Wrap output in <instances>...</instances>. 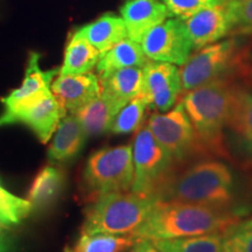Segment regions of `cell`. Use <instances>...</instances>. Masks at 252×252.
<instances>
[{
  "instance_id": "obj_1",
  "label": "cell",
  "mask_w": 252,
  "mask_h": 252,
  "mask_svg": "<svg viewBox=\"0 0 252 252\" xmlns=\"http://www.w3.org/2000/svg\"><path fill=\"white\" fill-rule=\"evenodd\" d=\"M239 220L241 216L230 210L179 201H157L132 236L147 241L212 234L225 236Z\"/></svg>"
},
{
  "instance_id": "obj_2",
  "label": "cell",
  "mask_w": 252,
  "mask_h": 252,
  "mask_svg": "<svg viewBox=\"0 0 252 252\" xmlns=\"http://www.w3.org/2000/svg\"><path fill=\"white\" fill-rule=\"evenodd\" d=\"M157 198L234 212L232 208L237 202L234 174L226 163L202 158L176 168Z\"/></svg>"
},
{
  "instance_id": "obj_3",
  "label": "cell",
  "mask_w": 252,
  "mask_h": 252,
  "mask_svg": "<svg viewBox=\"0 0 252 252\" xmlns=\"http://www.w3.org/2000/svg\"><path fill=\"white\" fill-rule=\"evenodd\" d=\"M234 89V82L224 77L182 94L180 102L209 156L229 158L224 128L228 126Z\"/></svg>"
},
{
  "instance_id": "obj_4",
  "label": "cell",
  "mask_w": 252,
  "mask_h": 252,
  "mask_svg": "<svg viewBox=\"0 0 252 252\" xmlns=\"http://www.w3.org/2000/svg\"><path fill=\"white\" fill-rule=\"evenodd\" d=\"M157 201L133 191H116L91 198L84 212L82 232L132 235L146 220Z\"/></svg>"
},
{
  "instance_id": "obj_5",
  "label": "cell",
  "mask_w": 252,
  "mask_h": 252,
  "mask_svg": "<svg viewBox=\"0 0 252 252\" xmlns=\"http://www.w3.org/2000/svg\"><path fill=\"white\" fill-rule=\"evenodd\" d=\"M134 179L132 145L104 147L94 152L86 165L83 182L91 196L128 191Z\"/></svg>"
},
{
  "instance_id": "obj_6",
  "label": "cell",
  "mask_w": 252,
  "mask_h": 252,
  "mask_svg": "<svg viewBox=\"0 0 252 252\" xmlns=\"http://www.w3.org/2000/svg\"><path fill=\"white\" fill-rule=\"evenodd\" d=\"M147 126L178 168L209 157L198 140L181 102L175 104L168 112H154L147 121Z\"/></svg>"
},
{
  "instance_id": "obj_7",
  "label": "cell",
  "mask_w": 252,
  "mask_h": 252,
  "mask_svg": "<svg viewBox=\"0 0 252 252\" xmlns=\"http://www.w3.org/2000/svg\"><path fill=\"white\" fill-rule=\"evenodd\" d=\"M132 150L134 179L131 191L157 198L160 189L178 168L174 160L158 143L147 125H141L135 132Z\"/></svg>"
},
{
  "instance_id": "obj_8",
  "label": "cell",
  "mask_w": 252,
  "mask_h": 252,
  "mask_svg": "<svg viewBox=\"0 0 252 252\" xmlns=\"http://www.w3.org/2000/svg\"><path fill=\"white\" fill-rule=\"evenodd\" d=\"M242 61L237 40L228 39L195 50L181 65L182 94L220 78L229 77Z\"/></svg>"
},
{
  "instance_id": "obj_9",
  "label": "cell",
  "mask_w": 252,
  "mask_h": 252,
  "mask_svg": "<svg viewBox=\"0 0 252 252\" xmlns=\"http://www.w3.org/2000/svg\"><path fill=\"white\" fill-rule=\"evenodd\" d=\"M151 61L182 65L194 52V45L185 21L168 18L145 34L140 42Z\"/></svg>"
},
{
  "instance_id": "obj_10",
  "label": "cell",
  "mask_w": 252,
  "mask_h": 252,
  "mask_svg": "<svg viewBox=\"0 0 252 252\" xmlns=\"http://www.w3.org/2000/svg\"><path fill=\"white\" fill-rule=\"evenodd\" d=\"M65 115L67 110L59 103L50 91L12 112L11 115H0V127L21 123L36 134L41 143L47 144Z\"/></svg>"
},
{
  "instance_id": "obj_11",
  "label": "cell",
  "mask_w": 252,
  "mask_h": 252,
  "mask_svg": "<svg viewBox=\"0 0 252 252\" xmlns=\"http://www.w3.org/2000/svg\"><path fill=\"white\" fill-rule=\"evenodd\" d=\"M144 86L141 96L149 108L158 112L168 111L182 94L180 69L167 62L149 61L143 68Z\"/></svg>"
},
{
  "instance_id": "obj_12",
  "label": "cell",
  "mask_w": 252,
  "mask_h": 252,
  "mask_svg": "<svg viewBox=\"0 0 252 252\" xmlns=\"http://www.w3.org/2000/svg\"><path fill=\"white\" fill-rule=\"evenodd\" d=\"M186 27L193 41L194 50L219 42L223 37L232 34L234 21L228 7L224 4L206 8L185 21Z\"/></svg>"
},
{
  "instance_id": "obj_13",
  "label": "cell",
  "mask_w": 252,
  "mask_h": 252,
  "mask_svg": "<svg viewBox=\"0 0 252 252\" xmlns=\"http://www.w3.org/2000/svg\"><path fill=\"white\" fill-rule=\"evenodd\" d=\"M59 72L60 69L42 70L40 68V55L35 52H32L20 88L0 99L4 105V112L1 113V116L11 115L12 112L23 108L32 100L50 93L52 91L50 86Z\"/></svg>"
},
{
  "instance_id": "obj_14",
  "label": "cell",
  "mask_w": 252,
  "mask_h": 252,
  "mask_svg": "<svg viewBox=\"0 0 252 252\" xmlns=\"http://www.w3.org/2000/svg\"><path fill=\"white\" fill-rule=\"evenodd\" d=\"M59 103L70 113L76 112L100 94V83L93 72L81 75H59L50 86Z\"/></svg>"
},
{
  "instance_id": "obj_15",
  "label": "cell",
  "mask_w": 252,
  "mask_h": 252,
  "mask_svg": "<svg viewBox=\"0 0 252 252\" xmlns=\"http://www.w3.org/2000/svg\"><path fill=\"white\" fill-rule=\"evenodd\" d=\"M128 39L140 43L145 34L171 18L168 9L159 0H128L121 7Z\"/></svg>"
},
{
  "instance_id": "obj_16",
  "label": "cell",
  "mask_w": 252,
  "mask_h": 252,
  "mask_svg": "<svg viewBox=\"0 0 252 252\" xmlns=\"http://www.w3.org/2000/svg\"><path fill=\"white\" fill-rule=\"evenodd\" d=\"M100 94L119 109L143 93L144 70L140 67L123 68L99 78Z\"/></svg>"
},
{
  "instance_id": "obj_17",
  "label": "cell",
  "mask_w": 252,
  "mask_h": 252,
  "mask_svg": "<svg viewBox=\"0 0 252 252\" xmlns=\"http://www.w3.org/2000/svg\"><path fill=\"white\" fill-rule=\"evenodd\" d=\"M87 135L72 113L65 115L59 123L56 133L48 149L50 162H65L81 152Z\"/></svg>"
},
{
  "instance_id": "obj_18",
  "label": "cell",
  "mask_w": 252,
  "mask_h": 252,
  "mask_svg": "<svg viewBox=\"0 0 252 252\" xmlns=\"http://www.w3.org/2000/svg\"><path fill=\"white\" fill-rule=\"evenodd\" d=\"M150 61L145 55L140 43L126 37L108 52L100 54L97 62V76L98 78L108 76L111 72L123 68L140 67L144 68Z\"/></svg>"
},
{
  "instance_id": "obj_19",
  "label": "cell",
  "mask_w": 252,
  "mask_h": 252,
  "mask_svg": "<svg viewBox=\"0 0 252 252\" xmlns=\"http://www.w3.org/2000/svg\"><path fill=\"white\" fill-rule=\"evenodd\" d=\"M119 110L115 103L99 94L72 115L78 119L87 138L98 137L110 132L113 119Z\"/></svg>"
},
{
  "instance_id": "obj_20",
  "label": "cell",
  "mask_w": 252,
  "mask_h": 252,
  "mask_svg": "<svg viewBox=\"0 0 252 252\" xmlns=\"http://www.w3.org/2000/svg\"><path fill=\"white\" fill-rule=\"evenodd\" d=\"M228 127L252 156V88L235 83Z\"/></svg>"
},
{
  "instance_id": "obj_21",
  "label": "cell",
  "mask_w": 252,
  "mask_h": 252,
  "mask_svg": "<svg viewBox=\"0 0 252 252\" xmlns=\"http://www.w3.org/2000/svg\"><path fill=\"white\" fill-rule=\"evenodd\" d=\"M96 48L100 54L108 52L127 37V30L123 18L113 13H106L94 23L77 30Z\"/></svg>"
},
{
  "instance_id": "obj_22",
  "label": "cell",
  "mask_w": 252,
  "mask_h": 252,
  "mask_svg": "<svg viewBox=\"0 0 252 252\" xmlns=\"http://www.w3.org/2000/svg\"><path fill=\"white\" fill-rule=\"evenodd\" d=\"M100 53L76 31L69 39L64 60L59 75H81L91 72L98 62Z\"/></svg>"
},
{
  "instance_id": "obj_23",
  "label": "cell",
  "mask_w": 252,
  "mask_h": 252,
  "mask_svg": "<svg viewBox=\"0 0 252 252\" xmlns=\"http://www.w3.org/2000/svg\"><path fill=\"white\" fill-rule=\"evenodd\" d=\"M64 185V172L55 166H45L37 173L27 198L34 208H46L58 198Z\"/></svg>"
},
{
  "instance_id": "obj_24",
  "label": "cell",
  "mask_w": 252,
  "mask_h": 252,
  "mask_svg": "<svg viewBox=\"0 0 252 252\" xmlns=\"http://www.w3.org/2000/svg\"><path fill=\"white\" fill-rule=\"evenodd\" d=\"M223 238L219 234L190 237L152 239L150 241L161 252H223Z\"/></svg>"
},
{
  "instance_id": "obj_25",
  "label": "cell",
  "mask_w": 252,
  "mask_h": 252,
  "mask_svg": "<svg viewBox=\"0 0 252 252\" xmlns=\"http://www.w3.org/2000/svg\"><path fill=\"white\" fill-rule=\"evenodd\" d=\"M137 238L132 235L83 234L78 239L75 252H125L132 249Z\"/></svg>"
},
{
  "instance_id": "obj_26",
  "label": "cell",
  "mask_w": 252,
  "mask_h": 252,
  "mask_svg": "<svg viewBox=\"0 0 252 252\" xmlns=\"http://www.w3.org/2000/svg\"><path fill=\"white\" fill-rule=\"evenodd\" d=\"M147 108H149V104L141 94L130 100L116 115L110 132L115 134H127L137 132L143 125Z\"/></svg>"
},
{
  "instance_id": "obj_27",
  "label": "cell",
  "mask_w": 252,
  "mask_h": 252,
  "mask_svg": "<svg viewBox=\"0 0 252 252\" xmlns=\"http://www.w3.org/2000/svg\"><path fill=\"white\" fill-rule=\"evenodd\" d=\"M32 210L33 206L30 201L15 196L0 184V224L4 226L18 224Z\"/></svg>"
},
{
  "instance_id": "obj_28",
  "label": "cell",
  "mask_w": 252,
  "mask_h": 252,
  "mask_svg": "<svg viewBox=\"0 0 252 252\" xmlns=\"http://www.w3.org/2000/svg\"><path fill=\"white\" fill-rule=\"evenodd\" d=\"M226 0H162L171 18L186 21L206 8L224 4Z\"/></svg>"
},
{
  "instance_id": "obj_29",
  "label": "cell",
  "mask_w": 252,
  "mask_h": 252,
  "mask_svg": "<svg viewBox=\"0 0 252 252\" xmlns=\"http://www.w3.org/2000/svg\"><path fill=\"white\" fill-rule=\"evenodd\" d=\"M228 7L234 21L232 34L252 33V0H228Z\"/></svg>"
},
{
  "instance_id": "obj_30",
  "label": "cell",
  "mask_w": 252,
  "mask_h": 252,
  "mask_svg": "<svg viewBox=\"0 0 252 252\" xmlns=\"http://www.w3.org/2000/svg\"><path fill=\"white\" fill-rule=\"evenodd\" d=\"M223 252H252V230L226 234L223 238Z\"/></svg>"
},
{
  "instance_id": "obj_31",
  "label": "cell",
  "mask_w": 252,
  "mask_h": 252,
  "mask_svg": "<svg viewBox=\"0 0 252 252\" xmlns=\"http://www.w3.org/2000/svg\"><path fill=\"white\" fill-rule=\"evenodd\" d=\"M131 252H161L147 239H137Z\"/></svg>"
},
{
  "instance_id": "obj_32",
  "label": "cell",
  "mask_w": 252,
  "mask_h": 252,
  "mask_svg": "<svg viewBox=\"0 0 252 252\" xmlns=\"http://www.w3.org/2000/svg\"><path fill=\"white\" fill-rule=\"evenodd\" d=\"M241 230H252V217H250V219H248V220H239L237 224H236L234 228L230 230L229 232L241 231Z\"/></svg>"
},
{
  "instance_id": "obj_33",
  "label": "cell",
  "mask_w": 252,
  "mask_h": 252,
  "mask_svg": "<svg viewBox=\"0 0 252 252\" xmlns=\"http://www.w3.org/2000/svg\"><path fill=\"white\" fill-rule=\"evenodd\" d=\"M7 250V244H6L5 237L1 232V228H0V252H5Z\"/></svg>"
},
{
  "instance_id": "obj_34",
  "label": "cell",
  "mask_w": 252,
  "mask_h": 252,
  "mask_svg": "<svg viewBox=\"0 0 252 252\" xmlns=\"http://www.w3.org/2000/svg\"><path fill=\"white\" fill-rule=\"evenodd\" d=\"M64 252H75V251L74 250H70V249H69V248H65Z\"/></svg>"
}]
</instances>
